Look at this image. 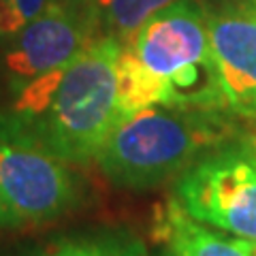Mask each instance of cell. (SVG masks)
<instances>
[{
  "instance_id": "2",
  "label": "cell",
  "mask_w": 256,
  "mask_h": 256,
  "mask_svg": "<svg viewBox=\"0 0 256 256\" xmlns=\"http://www.w3.org/2000/svg\"><path fill=\"white\" fill-rule=\"evenodd\" d=\"M228 137L222 114L150 105L118 120L96 160L111 184L143 190L182 175Z\"/></svg>"
},
{
  "instance_id": "5",
  "label": "cell",
  "mask_w": 256,
  "mask_h": 256,
  "mask_svg": "<svg viewBox=\"0 0 256 256\" xmlns=\"http://www.w3.org/2000/svg\"><path fill=\"white\" fill-rule=\"evenodd\" d=\"M175 201L192 220L256 242V162L244 146L214 150L188 166Z\"/></svg>"
},
{
  "instance_id": "1",
  "label": "cell",
  "mask_w": 256,
  "mask_h": 256,
  "mask_svg": "<svg viewBox=\"0 0 256 256\" xmlns=\"http://www.w3.org/2000/svg\"><path fill=\"white\" fill-rule=\"evenodd\" d=\"M122 43L98 36L58 70L15 94L13 116L68 164L96 160L120 118L118 56Z\"/></svg>"
},
{
  "instance_id": "4",
  "label": "cell",
  "mask_w": 256,
  "mask_h": 256,
  "mask_svg": "<svg viewBox=\"0 0 256 256\" xmlns=\"http://www.w3.org/2000/svg\"><path fill=\"white\" fill-rule=\"evenodd\" d=\"M82 196L66 160L43 146L13 114L0 116V226L52 222L75 210Z\"/></svg>"
},
{
  "instance_id": "9",
  "label": "cell",
  "mask_w": 256,
  "mask_h": 256,
  "mask_svg": "<svg viewBox=\"0 0 256 256\" xmlns=\"http://www.w3.org/2000/svg\"><path fill=\"white\" fill-rule=\"evenodd\" d=\"M26 256H150L146 244L126 228H100L66 235Z\"/></svg>"
},
{
  "instance_id": "3",
  "label": "cell",
  "mask_w": 256,
  "mask_h": 256,
  "mask_svg": "<svg viewBox=\"0 0 256 256\" xmlns=\"http://www.w3.org/2000/svg\"><path fill=\"white\" fill-rule=\"evenodd\" d=\"M162 88V105L222 114L226 111L216 66L207 13L194 0H178L158 11L126 43Z\"/></svg>"
},
{
  "instance_id": "11",
  "label": "cell",
  "mask_w": 256,
  "mask_h": 256,
  "mask_svg": "<svg viewBox=\"0 0 256 256\" xmlns=\"http://www.w3.org/2000/svg\"><path fill=\"white\" fill-rule=\"evenodd\" d=\"M118 111L120 118L150 105H162L160 82L139 62L128 45H122L118 56ZM118 118V120H120Z\"/></svg>"
},
{
  "instance_id": "6",
  "label": "cell",
  "mask_w": 256,
  "mask_h": 256,
  "mask_svg": "<svg viewBox=\"0 0 256 256\" xmlns=\"http://www.w3.org/2000/svg\"><path fill=\"white\" fill-rule=\"evenodd\" d=\"M98 30L86 0H54L47 9L6 41L2 68L11 92L73 62Z\"/></svg>"
},
{
  "instance_id": "13",
  "label": "cell",
  "mask_w": 256,
  "mask_h": 256,
  "mask_svg": "<svg viewBox=\"0 0 256 256\" xmlns=\"http://www.w3.org/2000/svg\"><path fill=\"white\" fill-rule=\"evenodd\" d=\"M242 146L248 150V154H250V158L256 162V134H250L248 139H244V141H242Z\"/></svg>"
},
{
  "instance_id": "15",
  "label": "cell",
  "mask_w": 256,
  "mask_h": 256,
  "mask_svg": "<svg viewBox=\"0 0 256 256\" xmlns=\"http://www.w3.org/2000/svg\"><path fill=\"white\" fill-rule=\"evenodd\" d=\"M254 2H256V0H254Z\"/></svg>"
},
{
  "instance_id": "12",
  "label": "cell",
  "mask_w": 256,
  "mask_h": 256,
  "mask_svg": "<svg viewBox=\"0 0 256 256\" xmlns=\"http://www.w3.org/2000/svg\"><path fill=\"white\" fill-rule=\"evenodd\" d=\"M54 0H0V41H9Z\"/></svg>"
},
{
  "instance_id": "14",
  "label": "cell",
  "mask_w": 256,
  "mask_h": 256,
  "mask_svg": "<svg viewBox=\"0 0 256 256\" xmlns=\"http://www.w3.org/2000/svg\"><path fill=\"white\" fill-rule=\"evenodd\" d=\"M160 256H175V254L169 250V248H166V252H164V254H160Z\"/></svg>"
},
{
  "instance_id": "7",
  "label": "cell",
  "mask_w": 256,
  "mask_h": 256,
  "mask_svg": "<svg viewBox=\"0 0 256 256\" xmlns=\"http://www.w3.org/2000/svg\"><path fill=\"white\" fill-rule=\"evenodd\" d=\"M207 32L228 109L256 118V2L207 13Z\"/></svg>"
},
{
  "instance_id": "10",
  "label": "cell",
  "mask_w": 256,
  "mask_h": 256,
  "mask_svg": "<svg viewBox=\"0 0 256 256\" xmlns=\"http://www.w3.org/2000/svg\"><path fill=\"white\" fill-rule=\"evenodd\" d=\"M98 36H111L122 45L130 43L143 24L178 0H86Z\"/></svg>"
},
{
  "instance_id": "8",
  "label": "cell",
  "mask_w": 256,
  "mask_h": 256,
  "mask_svg": "<svg viewBox=\"0 0 256 256\" xmlns=\"http://www.w3.org/2000/svg\"><path fill=\"white\" fill-rule=\"evenodd\" d=\"M156 237L164 242L175 256H248L235 239L220 237L192 220L175 201V196L160 212Z\"/></svg>"
}]
</instances>
